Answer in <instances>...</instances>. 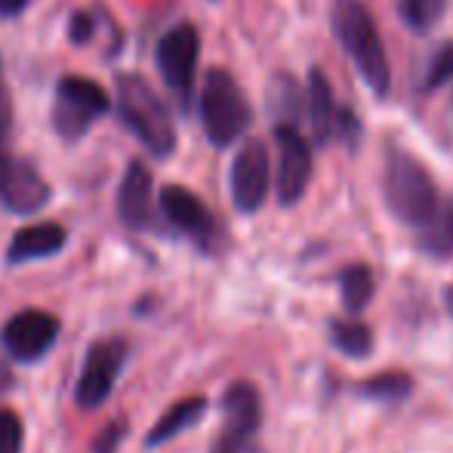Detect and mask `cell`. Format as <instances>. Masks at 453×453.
I'll use <instances>...</instances> for the list:
<instances>
[{
  "mask_svg": "<svg viewBox=\"0 0 453 453\" xmlns=\"http://www.w3.org/2000/svg\"><path fill=\"white\" fill-rule=\"evenodd\" d=\"M330 25L340 41L346 59L355 65L358 78L370 87L373 96H388L392 90V65H388L386 43H382L380 25L364 0H336L330 12Z\"/></svg>",
  "mask_w": 453,
  "mask_h": 453,
  "instance_id": "cell-1",
  "label": "cell"
},
{
  "mask_svg": "<svg viewBox=\"0 0 453 453\" xmlns=\"http://www.w3.org/2000/svg\"><path fill=\"white\" fill-rule=\"evenodd\" d=\"M114 102H118V118L127 130L136 136L149 155L170 157L176 151V127L167 102L161 93L139 74H118L114 81Z\"/></svg>",
  "mask_w": 453,
  "mask_h": 453,
  "instance_id": "cell-2",
  "label": "cell"
},
{
  "mask_svg": "<svg viewBox=\"0 0 453 453\" xmlns=\"http://www.w3.org/2000/svg\"><path fill=\"white\" fill-rule=\"evenodd\" d=\"M382 201H386L388 213L401 226L417 228V232L441 207L438 185L432 180V173L423 167V161H417L411 151L398 149V145H392L386 155V167H382Z\"/></svg>",
  "mask_w": 453,
  "mask_h": 453,
  "instance_id": "cell-3",
  "label": "cell"
},
{
  "mask_svg": "<svg viewBox=\"0 0 453 453\" xmlns=\"http://www.w3.org/2000/svg\"><path fill=\"white\" fill-rule=\"evenodd\" d=\"M197 111H201L203 136L213 149H228L247 133L253 120V108L247 102L244 90L238 81L226 72V68H210L203 74L201 99H197Z\"/></svg>",
  "mask_w": 453,
  "mask_h": 453,
  "instance_id": "cell-4",
  "label": "cell"
},
{
  "mask_svg": "<svg viewBox=\"0 0 453 453\" xmlns=\"http://www.w3.org/2000/svg\"><path fill=\"white\" fill-rule=\"evenodd\" d=\"M111 105L114 99L108 96L105 87H99L90 78H81V74H65L56 84L53 127L59 133V139L74 142V139L87 136L96 120L111 111Z\"/></svg>",
  "mask_w": 453,
  "mask_h": 453,
  "instance_id": "cell-5",
  "label": "cell"
},
{
  "mask_svg": "<svg viewBox=\"0 0 453 453\" xmlns=\"http://www.w3.org/2000/svg\"><path fill=\"white\" fill-rule=\"evenodd\" d=\"M197 56H201V35L191 22H180L164 31L155 50L157 72L185 111H188L191 93H195Z\"/></svg>",
  "mask_w": 453,
  "mask_h": 453,
  "instance_id": "cell-6",
  "label": "cell"
},
{
  "mask_svg": "<svg viewBox=\"0 0 453 453\" xmlns=\"http://www.w3.org/2000/svg\"><path fill=\"white\" fill-rule=\"evenodd\" d=\"M127 358H130V342L124 336H105L87 349L84 370L74 386V401L81 411H96L111 398L114 382L124 373Z\"/></svg>",
  "mask_w": 453,
  "mask_h": 453,
  "instance_id": "cell-7",
  "label": "cell"
},
{
  "mask_svg": "<svg viewBox=\"0 0 453 453\" xmlns=\"http://www.w3.org/2000/svg\"><path fill=\"white\" fill-rule=\"evenodd\" d=\"M274 145H278L274 195H278L280 207H293L303 201L311 182V170H315L311 142L296 124H274Z\"/></svg>",
  "mask_w": 453,
  "mask_h": 453,
  "instance_id": "cell-8",
  "label": "cell"
},
{
  "mask_svg": "<svg viewBox=\"0 0 453 453\" xmlns=\"http://www.w3.org/2000/svg\"><path fill=\"white\" fill-rule=\"evenodd\" d=\"M59 318L43 309H22L4 324L0 330V346L16 364H37L43 355L53 352L59 340Z\"/></svg>",
  "mask_w": 453,
  "mask_h": 453,
  "instance_id": "cell-9",
  "label": "cell"
},
{
  "mask_svg": "<svg viewBox=\"0 0 453 453\" xmlns=\"http://www.w3.org/2000/svg\"><path fill=\"white\" fill-rule=\"evenodd\" d=\"M272 188V161L269 149L259 139H247L238 149L228 170V191H232V203L238 213H257L265 203Z\"/></svg>",
  "mask_w": 453,
  "mask_h": 453,
  "instance_id": "cell-10",
  "label": "cell"
},
{
  "mask_svg": "<svg viewBox=\"0 0 453 453\" xmlns=\"http://www.w3.org/2000/svg\"><path fill=\"white\" fill-rule=\"evenodd\" d=\"M161 213L170 226L180 234H185L188 241H195L203 253H213L216 244H219V222L210 213V207L188 191L185 185H167L161 191Z\"/></svg>",
  "mask_w": 453,
  "mask_h": 453,
  "instance_id": "cell-11",
  "label": "cell"
},
{
  "mask_svg": "<svg viewBox=\"0 0 453 453\" xmlns=\"http://www.w3.org/2000/svg\"><path fill=\"white\" fill-rule=\"evenodd\" d=\"M50 197L53 188L35 164L16 155H0V207L6 213L31 216L47 207Z\"/></svg>",
  "mask_w": 453,
  "mask_h": 453,
  "instance_id": "cell-12",
  "label": "cell"
},
{
  "mask_svg": "<svg viewBox=\"0 0 453 453\" xmlns=\"http://www.w3.org/2000/svg\"><path fill=\"white\" fill-rule=\"evenodd\" d=\"M263 426V398L253 382H232L222 395V432L219 444L244 453Z\"/></svg>",
  "mask_w": 453,
  "mask_h": 453,
  "instance_id": "cell-13",
  "label": "cell"
},
{
  "mask_svg": "<svg viewBox=\"0 0 453 453\" xmlns=\"http://www.w3.org/2000/svg\"><path fill=\"white\" fill-rule=\"evenodd\" d=\"M118 216L133 232H149L155 228V182L142 161L127 164V173L118 188Z\"/></svg>",
  "mask_w": 453,
  "mask_h": 453,
  "instance_id": "cell-14",
  "label": "cell"
},
{
  "mask_svg": "<svg viewBox=\"0 0 453 453\" xmlns=\"http://www.w3.org/2000/svg\"><path fill=\"white\" fill-rule=\"evenodd\" d=\"M305 118H309L315 145L340 142L342 105L336 102L334 84H330L321 68H309V81H305Z\"/></svg>",
  "mask_w": 453,
  "mask_h": 453,
  "instance_id": "cell-15",
  "label": "cell"
},
{
  "mask_svg": "<svg viewBox=\"0 0 453 453\" xmlns=\"http://www.w3.org/2000/svg\"><path fill=\"white\" fill-rule=\"evenodd\" d=\"M65 244H68V232L59 222H35V226H25L12 234L10 247H6V263L25 265V263H37V259H50L65 250Z\"/></svg>",
  "mask_w": 453,
  "mask_h": 453,
  "instance_id": "cell-16",
  "label": "cell"
},
{
  "mask_svg": "<svg viewBox=\"0 0 453 453\" xmlns=\"http://www.w3.org/2000/svg\"><path fill=\"white\" fill-rule=\"evenodd\" d=\"M207 398L203 395H191V398H182L176 401L170 411H164V417L157 419L155 426H151L149 438H145V448H161V444L173 441L176 435H182L185 429H191V426H197L203 419V413H207Z\"/></svg>",
  "mask_w": 453,
  "mask_h": 453,
  "instance_id": "cell-17",
  "label": "cell"
},
{
  "mask_svg": "<svg viewBox=\"0 0 453 453\" xmlns=\"http://www.w3.org/2000/svg\"><path fill=\"white\" fill-rule=\"evenodd\" d=\"M265 108L274 124H299L305 114V87L290 74H274L265 93Z\"/></svg>",
  "mask_w": 453,
  "mask_h": 453,
  "instance_id": "cell-18",
  "label": "cell"
},
{
  "mask_svg": "<svg viewBox=\"0 0 453 453\" xmlns=\"http://www.w3.org/2000/svg\"><path fill=\"white\" fill-rule=\"evenodd\" d=\"M419 250L435 259H448L453 253V197L441 201L435 216L419 228Z\"/></svg>",
  "mask_w": 453,
  "mask_h": 453,
  "instance_id": "cell-19",
  "label": "cell"
},
{
  "mask_svg": "<svg viewBox=\"0 0 453 453\" xmlns=\"http://www.w3.org/2000/svg\"><path fill=\"white\" fill-rule=\"evenodd\" d=\"M336 280H340V296H342V305H346L349 315H358V311L367 309L370 299H373V293H376V280H373L370 265H364V263L346 265Z\"/></svg>",
  "mask_w": 453,
  "mask_h": 453,
  "instance_id": "cell-20",
  "label": "cell"
},
{
  "mask_svg": "<svg viewBox=\"0 0 453 453\" xmlns=\"http://www.w3.org/2000/svg\"><path fill=\"white\" fill-rule=\"evenodd\" d=\"M330 342H334L342 355H349V358H367V355L373 352V334H370L367 324H361L355 315L330 321Z\"/></svg>",
  "mask_w": 453,
  "mask_h": 453,
  "instance_id": "cell-21",
  "label": "cell"
},
{
  "mask_svg": "<svg viewBox=\"0 0 453 453\" xmlns=\"http://www.w3.org/2000/svg\"><path fill=\"white\" fill-rule=\"evenodd\" d=\"M450 0H398V19L413 35H429L448 16Z\"/></svg>",
  "mask_w": 453,
  "mask_h": 453,
  "instance_id": "cell-22",
  "label": "cell"
},
{
  "mask_svg": "<svg viewBox=\"0 0 453 453\" xmlns=\"http://www.w3.org/2000/svg\"><path fill=\"white\" fill-rule=\"evenodd\" d=\"M411 392H413V380L407 373H401V370H388V373L370 376V380H364L358 386L361 398L382 401V404H398V401H404Z\"/></svg>",
  "mask_w": 453,
  "mask_h": 453,
  "instance_id": "cell-23",
  "label": "cell"
},
{
  "mask_svg": "<svg viewBox=\"0 0 453 453\" xmlns=\"http://www.w3.org/2000/svg\"><path fill=\"white\" fill-rule=\"evenodd\" d=\"M450 81H453V41H444L432 53L429 65H426L423 81H419V93H435L441 87H448Z\"/></svg>",
  "mask_w": 453,
  "mask_h": 453,
  "instance_id": "cell-24",
  "label": "cell"
},
{
  "mask_svg": "<svg viewBox=\"0 0 453 453\" xmlns=\"http://www.w3.org/2000/svg\"><path fill=\"white\" fill-rule=\"evenodd\" d=\"M25 426L12 411H0V453H22Z\"/></svg>",
  "mask_w": 453,
  "mask_h": 453,
  "instance_id": "cell-25",
  "label": "cell"
},
{
  "mask_svg": "<svg viewBox=\"0 0 453 453\" xmlns=\"http://www.w3.org/2000/svg\"><path fill=\"white\" fill-rule=\"evenodd\" d=\"M127 432H130V423H127L124 417L111 419V423H108L105 429H102L99 435L93 438L90 453H118L120 444L127 441Z\"/></svg>",
  "mask_w": 453,
  "mask_h": 453,
  "instance_id": "cell-26",
  "label": "cell"
},
{
  "mask_svg": "<svg viewBox=\"0 0 453 453\" xmlns=\"http://www.w3.org/2000/svg\"><path fill=\"white\" fill-rule=\"evenodd\" d=\"M96 28H99V22H96V12L74 10L72 19H68V41H72L74 47H87V43H93Z\"/></svg>",
  "mask_w": 453,
  "mask_h": 453,
  "instance_id": "cell-27",
  "label": "cell"
},
{
  "mask_svg": "<svg viewBox=\"0 0 453 453\" xmlns=\"http://www.w3.org/2000/svg\"><path fill=\"white\" fill-rule=\"evenodd\" d=\"M10 127H12V105H10L6 90H0V145L6 142V136H10Z\"/></svg>",
  "mask_w": 453,
  "mask_h": 453,
  "instance_id": "cell-28",
  "label": "cell"
},
{
  "mask_svg": "<svg viewBox=\"0 0 453 453\" xmlns=\"http://www.w3.org/2000/svg\"><path fill=\"white\" fill-rule=\"evenodd\" d=\"M25 6H28V0H0V16L12 19V16H19Z\"/></svg>",
  "mask_w": 453,
  "mask_h": 453,
  "instance_id": "cell-29",
  "label": "cell"
},
{
  "mask_svg": "<svg viewBox=\"0 0 453 453\" xmlns=\"http://www.w3.org/2000/svg\"><path fill=\"white\" fill-rule=\"evenodd\" d=\"M444 305H448V311L453 315V284H448V290H444Z\"/></svg>",
  "mask_w": 453,
  "mask_h": 453,
  "instance_id": "cell-30",
  "label": "cell"
},
{
  "mask_svg": "<svg viewBox=\"0 0 453 453\" xmlns=\"http://www.w3.org/2000/svg\"><path fill=\"white\" fill-rule=\"evenodd\" d=\"M213 453H238V450H232V448H226V444H219V441H216Z\"/></svg>",
  "mask_w": 453,
  "mask_h": 453,
  "instance_id": "cell-31",
  "label": "cell"
},
{
  "mask_svg": "<svg viewBox=\"0 0 453 453\" xmlns=\"http://www.w3.org/2000/svg\"><path fill=\"white\" fill-rule=\"evenodd\" d=\"M0 78H4V59H0ZM0 90H4V84H0Z\"/></svg>",
  "mask_w": 453,
  "mask_h": 453,
  "instance_id": "cell-32",
  "label": "cell"
}]
</instances>
